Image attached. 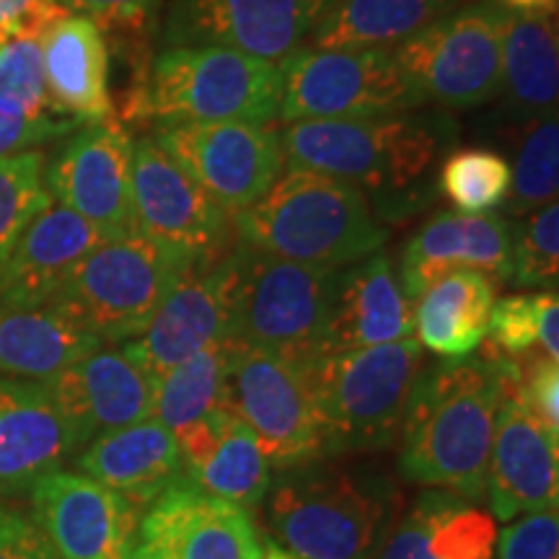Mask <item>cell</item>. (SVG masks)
I'll return each mask as SVG.
<instances>
[{
    "mask_svg": "<svg viewBox=\"0 0 559 559\" xmlns=\"http://www.w3.org/2000/svg\"><path fill=\"white\" fill-rule=\"evenodd\" d=\"M515 376V362L492 353L419 370L402 425V477L472 502L485 498L500 407Z\"/></svg>",
    "mask_w": 559,
    "mask_h": 559,
    "instance_id": "obj_1",
    "label": "cell"
},
{
    "mask_svg": "<svg viewBox=\"0 0 559 559\" xmlns=\"http://www.w3.org/2000/svg\"><path fill=\"white\" fill-rule=\"evenodd\" d=\"M283 70L254 55L218 45H169L130 83L115 115L124 124L251 122L280 115Z\"/></svg>",
    "mask_w": 559,
    "mask_h": 559,
    "instance_id": "obj_2",
    "label": "cell"
},
{
    "mask_svg": "<svg viewBox=\"0 0 559 559\" xmlns=\"http://www.w3.org/2000/svg\"><path fill=\"white\" fill-rule=\"evenodd\" d=\"M234 230L251 249L319 270H342L366 260L389 239L366 192L296 166L236 215Z\"/></svg>",
    "mask_w": 559,
    "mask_h": 559,
    "instance_id": "obj_3",
    "label": "cell"
},
{
    "mask_svg": "<svg viewBox=\"0 0 559 559\" xmlns=\"http://www.w3.org/2000/svg\"><path fill=\"white\" fill-rule=\"evenodd\" d=\"M264 500L277 547L298 559H376L396 513L379 474L319 461L283 469Z\"/></svg>",
    "mask_w": 559,
    "mask_h": 559,
    "instance_id": "obj_4",
    "label": "cell"
},
{
    "mask_svg": "<svg viewBox=\"0 0 559 559\" xmlns=\"http://www.w3.org/2000/svg\"><path fill=\"white\" fill-rule=\"evenodd\" d=\"M192 264L198 262L140 234L109 239L70 272L47 309L102 345H120L145 332Z\"/></svg>",
    "mask_w": 559,
    "mask_h": 559,
    "instance_id": "obj_5",
    "label": "cell"
},
{
    "mask_svg": "<svg viewBox=\"0 0 559 559\" xmlns=\"http://www.w3.org/2000/svg\"><path fill=\"white\" fill-rule=\"evenodd\" d=\"M419 370L423 345L412 337L311 360L326 456L389 449L402 432Z\"/></svg>",
    "mask_w": 559,
    "mask_h": 559,
    "instance_id": "obj_6",
    "label": "cell"
},
{
    "mask_svg": "<svg viewBox=\"0 0 559 559\" xmlns=\"http://www.w3.org/2000/svg\"><path fill=\"white\" fill-rule=\"evenodd\" d=\"M334 275L337 270L280 260L239 241L230 247V340L298 362L317 360Z\"/></svg>",
    "mask_w": 559,
    "mask_h": 559,
    "instance_id": "obj_7",
    "label": "cell"
},
{
    "mask_svg": "<svg viewBox=\"0 0 559 559\" xmlns=\"http://www.w3.org/2000/svg\"><path fill=\"white\" fill-rule=\"evenodd\" d=\"M277 132L290 166L326 174L373 194H400L417 185L440 145L428 124L400 115L300 120Z\"/></svg>",
    "mask_w": 559,
    "mask_h": 559,
    "instance_id": "obj_8",
    "label": "cell"
},
{
    "mask_svg": "<svg viewBox=\"0 0 559 559\" xmlns=\"http://www.w3.org/2000/svg\"><path fill=\"white\" fill-rule=\"evenodd\" d=\"M223 404L254 430L272 469H293L326 459L311 362L230 340Z\"/></svg>",
    "mask_w": 559,
    "mask_h": 559,
    "instance_id": "obj_9",
    "label": "cell"
},
{
    "mask_svg": "<svg viewBox=\"0 0 559 559\" xmlns=\"http://www.w3.org/2000/svg\"><path fill=\"white\" fill-rule=\"evenodd\" d=\"M277 120H370L415 109L423 102L386 47L317 50L300 47L280 66Z\"/></svg>",
    "mask_w": 559,
    "mask_h": 559,
    "instance_id": "obj_10",
    "label": "cell"
},
{
    "mask_svg": "<svg viewBox=\"0 0 559 559\" xmlns=\"http://www.w3.org/2000/svg\"><path fill=\"white\" fill-rule=\"evenodd\" d=\"M506 9L472 3L412 34L391 55L423 102L451 109L487 104L500 91Z\"/></svg>",
    "mask_w": 559,
    "mask_h": 559,
    "instance_id": "obj_11",
    "label": "cell"
},
{
    "mask_svg": "<svg viewBox=\"0 0 559 559\" xmlns=\"http://www.w3.org/2000/svg\"><path fill=\"white\" fill-rule=\"evenodd\" d=\"M132 221L135 234L198 264L234 247V218L153 135L138 138L132 153Z\"/></svg>",
    "mask_w": 559,
    "mask_h": 559,
    "instance_id": "obj_12",
    "label": "cell"
},
{
    "mask_svg": "<svg viewBox=\"0 0 559 559\" xmlns=\"http://www.w3.org/2000/svg\"><path fill=\"white\" fill-rule=\"evenodd\" d=\"M130 124L111 115L86 122L60 140L45 158V187L50 198L94 223L107 239L135 234L132 221Z\"/></svg>",
    "mask_w": 559,
    "mask_h": 559,
    "instance_id": "obj_13",
    "label": "cell"
},
{
    "mask_svg": "<svg viewBox=\"0 0 559 559\" xmlns=\"http://www.w3.org/2000/svg\"><path fill=\"white\" fill-rule=\"evenodd\" d=\"M230 218L275 185L285 156L280 132L251 122H179L151 132Z\"/></svg>",
    "mask_w": 559,
    "mask_h": 559,
    "instance_id": "obj_14",
    "label": "cell"
},
{
    "mask_svg": "<svg viewBox=\"0 0 559 559\" xmlns=\"http://www.w3.org/2000/svg\"><path fill=\"white\" fill-rule=\"evenodd\" d=\"M29 502L60 559H135L145 510L102 481L58 466L29 489Z\"/></svg>",
    "mask_w": 559,
    "mask_h": 559,
    "instance_id": "obj_15",
    "label": "cell"
},
{
    "mask_svg": "<svg viewBox=\"0 0 559 559\" xmlns=\"http://www.w3.org/2000/svg\"><path fill=\"white\" fill-rule=\"evenodd\" d=\"M262 551L249 508L181 477L145 508L135 559H260Z\"/></svg>",
    "mask_w": 559,
    "mask_h": 559,
    "instance_id": "obj_16",
    "label": "cell"
},
{
    "mask_svg": "<svg viewBox=\"0 0 559 559\" xmlns=\"http://www.w3.org/2000/svg\"><path fill=\"white\" fill-rule=\"evenodd\" d=\"M330 0H174L169 45L234 47L283 66L304 47Z\"/></svg>",
    "mask_w": 559,
    "mask_h": 559,
    "instance_id": "obj_17",
    "label": "cell"
},
{
    "mask_svg": "<svg viewBox=\"0 0 559 559\" xmlns=\"http://www.w3.org/2000/svg\"><path fill=\"white\" fill-rule=\"evenodd\" d=\"M230 251L215 262L192 264L166 296L140 337L124 342V353L153 381L169 373L200 349L230 340Z\"/></svg>",
    "mask_w": 559,
    "mask_h": 559,
    "instance_id": "obj_18",
    "label": "cell"
},
{
    "mask_svg": "<svg viewBox=\"0 0 559 559\" xmlns=\"http://www.w3.org/2000/svg\"><path fill=\"white\" fill-rule=\"evenodd\" d=\"M485 498L498 521L559 510V436L519 394V376L500 407Z\"/></svg>",
    "mask_w": 559,
    "mask_h": 559,
    "instance_id": "obj_19",
    "label": "cell"
},
{
    "mask_svg": "<svg viewBox=\"0 0 559 559\" xmlns=\"http://www.w3.org/2000/svg\"><path fill=\"white\" fill-rule=\"evenodd\" d=\"M81 449L111 430L153 417L156 381L120 347H96L45 381Z\"/></svg>",
    "mask_w": 559,
    "mask_h": 559,
    "instance_id": "obj_20",
    "label": "cell"
},
{
    "mask_svg": "<svg viewBox=\"0 0 559 559\" xmlns=\"http://www.w3.org/2000/svg\"><path fill=\"white\" fill-rule=\"evenodd\" d=\"M515 226L495 213H440L407 241L400 283L409 304L432 283L459 270H474L495 283L513 277Z\"/></svg>",
    "mask_w": 559,
    "mask_h": 559,
    "instance_id": "obj_21",
    "label": "cell"
},
{
    "mask_svg": "<svg viewBox=\"0 0 559 559\" xmlns=\"http://www.w3.org/2000/svg\"><path fill=\"white\" fill-rule=\"evenodd\" d=\"M81 451L45 381L0 376V498L24 495Z\"/></svg>",
    "mask_w": 559,
    "mask_h": 559,
    "instance_id": "obj_22",
    "label": "cell"
},
{
    "mask_svg": "<svg viewBox=\"0 0 559 559\" xmlns=\"http://www.w3.org/2000/svg\"><path fill=\"white\" fill-rule=\"evenodd\" d=\"M409 334L412 304L386 254L376 251L337 270L319 358L389 345Z\"/></svg>",
    "mask_w": 559,
    "mask_h": 559,
    "instance_id": "obj_23",
    "label": "cell"
},
{
    "mask_svg": "<svg viewBox=\"0 0 559 559\" xmlns=\"http://www.w3.org/2000/svg\"><path fill=\"white\" fill-rule=\"evenodd\" d=\"M109 241L83 215L50 202L24 228L0 272V304L39 309L99 243Z\"/></svg>",
    "mask_w": 559,
    "mask_h": 559,
    "instance_id": "obj_24",
    "label": "cell"
},
{
    "mask_svg": "<svg viewBox=\"0 0 559 559\" xmlns=\"http://www.w3.org/2000/svg\"><path fill=\"white\" fill-rule=\"evenodd\" d=\"M185 477L215 498L257 508L267 498L272 464L243 419L221 404L179 436Z\"/></svg>",
    "mask_w": 559,
    "mask_h": 559,
    "instance_id": "obj_25",
    "label": "cell"
},
{
    "mask_svg": "<svg viewBox=\"0 0 559 559\" xmlns=\"http://www.w3.org/2000/svg\"><path fill=\"white\" fill-rule=\"evenodd\" d=\"M73 466L143 510L185 477L179 438L156 417L94 438L75 453Z\"/></svg>",
    "mask_w": 559,
    "mask_h": 559,
    "instance_id": "obj_26",
    "label": "cell"
},
{
    "mask_svg": "<svg viewBox=\"0 0 559 559\" xmlns=\"http://www.w3.org/2000/svg\"><path fill=\"white\" fill-rule=\"evenodd\" d=\"M41 58L50 104L58 115L96 122L115 115L109 91V45L94 21L62 13L41 32Z\"/></svg>",
    "mask_w": 559,
    "mask_h": 559,
    "instance_id": "obj_27",
    "label": "cell"
},
{
    "mask_svg": "<svg viewBox=\"0 0 559 559\" xmlns=\"http://www.w3.org/2000/svg\"><path fill=\"white\" fill-rule=\"evenodd\" d=\"M495 280L474 270L440 277L412 304V332L423 349L443 360L472 358L487 340Z\"/></svg>",
    "mask_w": 559,
    "mask_h": 559,
    "instance_id": "obj_28",
    "label": "cell"
},
{
    "mask_svg": "<svg viewBox=\"0 0 559 559\" xmlns=\"http://www.w3.org/2000/svg\"><path fill=\"white\" fill-rule=\"evenodd\" d=\"M500 91L523 120L559 107V37L549 13L506 11Z\"/></svg>",
    "mask_w": 559,
    "mask_h": 559,
    "instance_id": "obj_29",
    "label": "cell"
},
{
    "mask_svg": "<svg viewBox=\"0 0 559 559\" xmlns=\"http://www.w3.org/2000/svg\"><path fill=\"white\" fill-rule=\"evenodd\" d=\"M461 0H330L306 39L317 50H368L402 45L459 9Z\"/></svg>",
    "mask_w": 559,
    "mask_h": 559,
    "instance_id": "obj_30",
    "label": "cell"
},
{
    "mask_svg": "<svg viewBox=\"0 0 559 559\" xmlns=\"http://www.w3.org/2000/svg\"><path fill=\"white\" fill-rule=\"evenodd\" d=\"M102 347L58 311L0 304V376L47 381Z\"/></svg>",
    "mask_w": 559,
    "mask_h": 559,
    "instance_id": "obj_31",
    "label": "cell"
},
{
    "mask_svg": "<svg viewBox=\"0 0 559 559\" xmlns=\"http://www.w3.org/2000/svg\"><path fill=\"white\" fill-rule=\"evenodd\" d=\"M228 353L230 340L213 342L156 381L153 417L177 438L223 404Z\"/></svg>",
    "mask_w": 559,
    "mask_h": 559,
    "instance_id": "obj_32",
    "label": "cell"
},
{
    "mask_svg": "<svg viewBox=\"0 0 559 559\" xmlns=\"http://www.w3.org/2000/svg\"><path fill=\"white\" fill-rule=\"evenodd\" d=\"M523 122L513 143L508 215H528L559 198V107Z\"/></svg>",
    "mask_w": 559,
    "mask_h": 559,
    "instance_id": "obj_33",
    "label": "cell"
},
{
    "mask_svg": "<svg viewBox=\"0 0 559 559\" xmlns=\"http://www.w3.org/2000/svg\"><path fill=\"white\" fill-rule=\"evenodd\" d=\"M428 521V547L436 559H492L495 519L461 495L428 492L417 500Z\"/></svg>",
    "mask_w": 559,
    "mask_h": 559,
    "instance_id": "obj_34",
    "label": "cell"
},
{
    "mask_svg": "<svg viewBox=\"0 0 559 559\" xmlns=\"http://www.w3.org/2000/svg\"><path fill=\"white\" fill-rule=\"evenodd\" d=\"M68 11L94 21L107 45L132 66V83L143 79L153 55L151 45L158 29L164 0H60Z\"/></svg>",
    "mask_w": 559,
    "mask_h": 559,
    "instance_id": "obj_35",
    "label": "cell"
},
{
    "mask_svg": "<svg viewBox=\"0 0 559 559\" xmlns=\"http://www.w3.org/2000/svg\"><path fill=\"white\" fill-rule=\"evenodd\" d=\"M510 164L500 153L487 148H464L451 153L440 169V190L459 213H492L506 205L510 194Z\"/></svg>",
    "mask_w": 559,
    "mask_h": 559,
    "instance_id": "obj_36",
    "label": "cell"
},
{
    "mask_svg": "<svg viewBox=\"0 0 559 559\" xmlns=\"http://www.w3.org/2000/svg\"><path fill=\"white\" fill-rule=\"evenodd\" d=\"M45 158L41 151L0 158V272L24 228L52 202L45 187Z\"/></svg>",
    "mask_w": 559,
    "mask_h": 559,
    "instance_id": "obj_37",
    "label": "cell"
},
{
    "mask_svg": "<svg viewBox=\"0 0 559 559\" xmlns=\"http://www.w3.org/2000/svg\"><path fill=\"white\" fill-rule=\"evenodd\" d=\"M41 34H11L0 45V111L16 117L52 115L47 94Z\"/></svg>",
    "mask_w": 559,
    "mask_h": 559,
    "instance_id": "obj_38",
    "label": "cell"
},
{
    "mask_svg": "<svg viewBox=\"0 0 559 559\" xmlns=\"http://www.w3.org/2000/svg\"><path fill=\"white\" fill-rule=\"evenodd\" d=\"M513 280L519 288L559 290V198L515 226Z\"/></svg>",
    "mask_w": 559,
    "mask_h": 559,
    "instance_id": "obj_39",
    "label": "cell"
},
{
    "mask_svg": "<svg viewBox=\"0 0 559 559\" xmlns=\"http://www.w3.org/2000/svg\"><path fill=\"white\" fill-rule=\"evenodd\" d=\"M489 353L515 360L536 345V296H506L492 306L487 324Z\"/></svg>",
    "mask_w": 559,
    "mask_h": 559,
    "instance_id": "obj_40",
    "label": "cell"
},
{
    "mask_svg": "<svg viewBox=\"0 0 559 559\" xmlns=\"http://www.w3.org/2000/svg\"><path fill=\"white\" fill-rule=\"evenodd\" d=\"M498 559H559V510L528 513L498 534Z\"/></svg>",
    "mask_w": 559,
    "mask_h": 559,
    "instance_id": "obj_41",
    "label": "cell"
},
{
    "mask_svg": "<svg viewBox=\"0 0 559 559\" xmlns=\"http://www.w3.org/2000/svg\"><path fill=\"white\" fill-rule=\"evenodd\" d=\"M81 124L86 122L58 115V111L45 117H16L0 111V158L16 156V153L26 151H39V145L62 140L73 130H79Z\"/></svg>",
    "mask_w": 559,
    "mask_h": 559,
    "instance_id": "obj_42",
    "label": "cell"
},
{
    "mask_svg": "<svg viewBox=\"0 0 559 559\" xmlns=\"http://www.w3.org/2000/svg\"><path fill=\"white\" fill-rule=\"evenodd\" d=\"M513 362L519 370L521 400L559 436V366L534 353L515 358Z\"/></svg>",
    "mask_w": 559,
    "mask_h": 559,
    "instance_id": "obj_43",
    "label": "cell"
},
{
    "mask_svg": "<svg viewBox=\"0 0 559 559\" xmlns=\"http://www.w3.org/2000/svg\"><path fill=\"white\" fill-rule=\"evenodd\" d=\"M0 559H60L32 513L0 502Z\"/></svg>",
    "mask_w": 559,
    "mask_h": 559,
    "instance_id": "obj_44",
    "label": "cell"
},
{
    "mask_svg": "<svg viewBox=\"0 0 559 559\" xmlns=\"http://www.w3.org/2000/svg\"><path fill=\"white\" fill-rule=\"evenodd\" d=\"M376 559H436L428 547V521L419 502L389 531Z\"/></svg>",
    "mask_w": 559,
    "mask_h": 559,
    "instance_id": "obj_45",
    "label": "cell"
},
{
    "mask_svg": "<svg viewBox=\"0 0 559 559\" xmlns=\"http://www.w3.org/2000/svg\"><path fill=\"white\" fill-rule=\"evenodd\" d=\"M62 13L68 9L60 0H0V29L41 34Z\"/></svg>",
    "mask_w": 559,
    "mask_h": 559,
    "instance_id": "obj_46",
    "label": "cell"
},
{
    "mask_svg": "<svg viewBox=\"0 0 559 559\" xmlns=\"http://www.w3.org/2000/svg\"><path fill=\"white\" fill-rule=\"evenodd\" d=\"M536 296V342L559 366V293L544 290Z\"/></svg>",
    "mask_w": 559,
    "mask_h": 559,
    "instance_id": "obj_47",
    "label": "cell"
},
{
    "mask_svg": "<svg viewBox=\"0 0 559 559\" xmlns=\"http://www.w3.org/2000/svg\"><path fill=\"white\" fill-rule=\"evenodd\" d=\"M513 11H539L549 13L557 5V0H506Z\"/></svg>",
    "mask_w": 559,
    "mask_h": 559,
    "instance_id": "obj_48",
    "label": "cell"
},
{
    "mask_svg": "<svg viewBox=\"0 0 559 559\" xmlns=\"http://www.w3.org/2000/svg\"><path fill=\"white\" fill-rule=\"evenodd\" d=\"M260 559H298V557H293L290 551H285L283 547H277V544H270V547L262 551Z\"/></svg>",
    "mask_w": 559,
    "mask_h": 559,
    "instance_id": "obj_49",
    "label": "cell"
},
{
    "mask_svg": "<svg viewBox=\"0 0 559 559\" xmlns=\"http://www.w3.org/2000/svg\"><path fill=\"white\" fill-rule=\"evenodd\" d=\"M9 37H11V34H9V32H5V29H0V45H3V41H5V39H9Z\"/></svg>",
    "mask_w": 559,
    "mask_h": 559,
    "instance_id": "obj_50",
    "label": "cell"
},
{
    "mask_svg": "<svg viewBox=\"0 0 559 559\" xmlns=\"http://www.w3.org/2000/svg\"><path fill=\"white\" fill-rule=\"evenodd\" d=\"M555 29H557V37H559V11H557V21H555Z\"/></svg>",
    "mask_w": 559,
    "mask_h": 559,
    "instance_id": "obj_51",
    "label": "cell"
}]
</instances>
